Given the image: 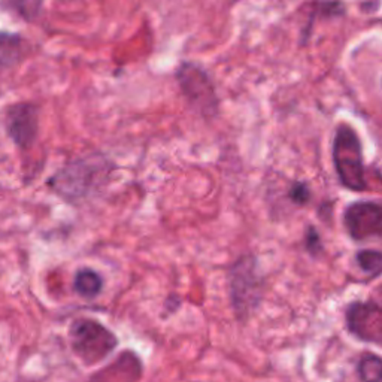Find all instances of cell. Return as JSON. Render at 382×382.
Here are the masks:
<instances>
[{
    "label": "cell",
    "instance_id": "obj_1",
    "mask_svg": "<svg viewBox=\"0 0 382 382\" xmlns=\"http://www.w3.org/2000/svg\"><path fill=\"white\" fill-rule=\"evenodd\" d=\"M227 278L234 315L245 323L263 300V276L260 273L257 258L251 254L240 256L230 266Z\"/></svg>",
    "mask_w": 382,
    "mask_h": 382
},
{
    "label": "cell",
    "instance_id": "obj_2",
    "mask_svg": "<svg viewBox=\"0 0 382 382\" xmlns=\"http://www.w3.org/2000/svg\"><path fill=\"white\" fill-rule=\"evenodd\" d=\"M71 346L75 355L87 366H93L108 359L118 346L114 332L93 318H78L69 328Z\"/></svg>",
    "mask_w": 382,
    "mask_h": 382
},
{
    "label": "cell",
    "instance_id": "obj_3",
    "mask_svg": "<svg viewBox=\"0 0 382 382\" xmlns=\"http://www.w3.org/2000/svg\"><path fill=\"white\" fill-rule=\"evenodd\" d=\"M333 163L337 178L345 188L351 191L368 190L360 139L348 126L337 128L333 144Z\"/></svg>",
    "mask_w": 382,
    "mask_h": 382
},
{
    "label": "cell",
    "instance_id": "obj_4",
    "mask_svg": "<svg viewBox=\"0 0 382 382\" xmlns=\"http://www.w3.org/2000/svg\"><path fill=\"white\" fill-rule=\"evenodd\" d=\"M106 175V163L98 160H81L69 164L49 181L56 193L67 201H78L89 196L102 178Z\"/></svg>",
    "mask_w": 382,
    "mask_h": 382
},
{
    "label": "cell",
    "instance_id": "obj_5",
    "mask_svg": "<svg viewBox=\"0 0 382 382\" xmlns=\"http://www.w3.org/2000/svg\"><path fill=\"white\" fill-rule=\"evenodd\" d=\"M346 330L359 341L381 345L382 309L375 300L351 302L345 311Z\"/></svg>",
    "mask_w": 382,
    "mask_h": 382
},
{
    "label": "cell",
    "instance_id": "obj_6",
    "mask_svg": "<svg viewBox=\"0 0 382 382\" xmlns=\"http://www.w3.org/2000/svg\"><path fill=\"white\" fill-rule=\"evenodd\" d=\"M344 225L354 240H368L381 238L382 207L378 202H352L344 211Z\"/></svg>",
    "mask_w": 382,
    "mask_h": 382
},
{
    "label": "cell",
    "instance_id": "obj_7",
    "mask_svg": "<svg viewBox=\"0 0 382 382\" xmlns=\"http://www.w3.org/2000/svg\"><path fill=\"white\" fill-rule=\"evenodd\" d=\"M6 127L12 141L20 146H29L38 133V114L30 105H19L10 109Z\"/></svg>",
    "mask_w": 382,
    "mask_h": 382
},
{
    "label": "cell",
    "instance_id": "obj_8",
    "mask_svg": "<svg viewBox=\"0 0 382 382\" xmlns=\"http://www.w3.org/2000/svg\"><path fill=\"white\" fill-rule=\"evenodd\" d=\"M178 78L181 80L182 89L188 94V98L201 106L214 108V91L212 85L207 81L206 75L194 66H184L179 71Z\"/></svg>",
    "mask_w": 382,
    "mask_h": 382
},
{
    "label": "cell",
    "instance_id": "obj_9",
    "mask_svg": "<svg viewBox=\"0 0 382 382\" xmlns=\"http://www.w3.org/2000/svg\"><path fill=\"white\" fill-rule=\"evenodd\" d=\"M105 281L99 272L93 271V269H81L78 271L74 280V289L85 299H94L102 293Z\"/></svg>",
    "mask_w": 382,
    "mask_h": 382
},
{
    "label": "cell",
    "instance_id": "obj_10",
    "mask_svg": "<svg viewBox=\"0 0 382 382\" xmlns=\"http://www.w3.org/2000/svg\"><path fill=\"white\" fill-rule=\"evenodd\" d=\"M357 373L361 382H381L382 360L379 355L372 352L363 354L357 364Z\"/></svg>",
    "mask_w": 382,
    "mask_h": 382
},
{
    "label": "cell",
    "instance_id": "obj_11",
    "mask_svg": "<svg viewBox=\"0 0 382 382\" xmlns=\"http://www.w3.org/2000/svg\"><path fill=\"white\" fill-rule=\"evenodd\" d=\"M355 262L364 273L378 276L382 269V254L379 249H360L355 254Z\"/></svg>",
    "mask_w": 382,
    "mask_h": 382
},
{
    "label": "cell",
    "instance_id": "obj_12",
    "mask_svg": "<svg viewBox=\"0 0 382 382\" xmlns=\"http://www.w3.org/2000/svg\"><path fill=\"white\" fill-rule=\"evenodd\" d=\"M21 54L20 39L10 34H0V65H12Z\"/></svg>",
    "mask_w": 382,
    "mask_h": 382
},
{
    "label": "cell",
    "instance_id": "obj_13",
    "mask_svg": "<svg viewBox=\"0 0 382 382\" xmlns=\"http://www.w3.org/2000/svg\"><path fill=\"white\" fill-rule=\"evenodd\" d=\"M311 196H312L311 188L308 187V184H305V182H294L289 193L290 201L294 205H299V206L308 205L311 201Z\"/></svg>",
    "mask_w": 382,
    "mask_h": 382
},
{
    "label": "cell",
    "instance_id": "obj_14",
    "mask_svg": "<svg viewBox=\"0 0 382 382\" xmlns=\"http://www.w3.org/2000/svg\"><path fill=\"white\" fill-rule=\"evenodd\" d=\"M305 248L308 253L312 257H317L321 254L323 251V240H321V236L318 230L314 227V225H309L306 229V234H305Z\"/></svg>",
    "mask_w": 382,
    "mask_h": 382
},
{
    "label": "cell",
    "instance_id": "obj_15",
    "mask_svg": "<svg viewBox=\"0 0 382 382\" xmlns=\"http://www.w3.org/2000/svg\"><path fill=\"white\" fill-rule=\"evenodd\" d=\"M14 3L16 11H19L21 15L30 16L38 12L41 6V0H14Z\"/></svg>",
    "mask_w": 382,
    "mask_h": 382
},
{
    "label": "cell",
    "instance_id": "obj_16",
    "mask_svg": "<svg viewBox=\"0 0 382 382\" xmlns=\"http://www.w3.org/2000/svg\"><path fill=\"white\" fill-rule=\"evenodd\" d=\"M179 306H181V300H179V297L177 296V294H170V296H169L168 300H166V309H168V308H172V309H170V314H172V312H175Z\"/></svg>",
    "mask_w": 382,
    "mask_h": 382
}]
</instances>
